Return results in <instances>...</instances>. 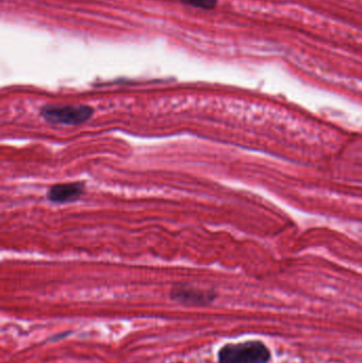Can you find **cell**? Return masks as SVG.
I'll list each match as a JSON object with an SVG mask.
<instances>
[{"label":"cell","mask_w":362,"mask_h":363,"mask_svg":"<svg viewBox=\"0 0 362 363\" xmlns=\"http://www.w3.org/2000/svg\"><path fill=\"white\" fill-rule=\"evenodd\" d=\"M180 1L187 6L203 9V10H212L218 4V0H180Z\"/></svg>","instance_id":"5b68a950"},{"label":"cell","mask_w":362,"mask_h":363,"mask_svg":"<svg viewBox=\"0 0 362 363\" xmlns=\"http://www.w3.org/2000/svg\"><path fill=\"white\" fill-rule=\"evenodd\" d=\"M40 116L52 125H79L87 123L94 115V108L84 104L59 106L47 104L40 111Z\"/></svg>","instance_id":"7a4b0ae2"},{"label":"cell","mask_w":362,"mask_h":363,"mask_svg":"<svg viewBox=\"0 0 362 363\" xmlns=\"http://www.w3.org/2000/svg\"><path fill=\"white\" fill-rule=\"evenodd\" d=\"M84 183L55 184L47 191V199L52 203H69L78 201L84 194Z\"/></svg>","instance_id":"277c9868"},{"label":"cell","mask_w":362,"mask_h":363,"mask_svg":"<svg viewBox=\"0 0 362 363\" xmlns=\"http://www.w3.org/2000/svg\"><path fill=\"white\" fill-rule=\"evenodd\" d=\"M271 352L261 340L227 343L218 350V363H268L271 360Z\"/></svg>","instance_id":"6da1fadb"},{"label":"cell","mask_w":362,"mask_h":363,"mask_svg":"<svg viewBox=\"0 0 362 363\" xmlns=\"http://www.w3.org/2000/svg\"><path fill=\"white\" fill-rule=\"evenodd\" d=\"M217 292L213 289H204L191 284H178L170 290V298L184 306H208L216 300Z\"/></svg>","instance_id":"3957f363"}]
</instances>
